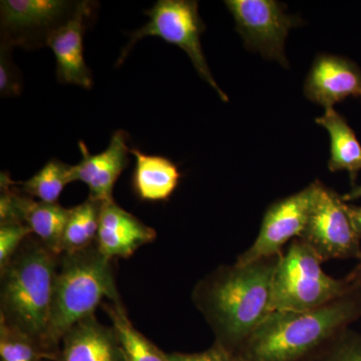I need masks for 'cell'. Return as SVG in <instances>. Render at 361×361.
Here are the masks:
<instances>
[{
    "mask_svg": "<svg viewBox=\"0 0 361 361\" xmlns=\"http://www.w3.org/2000/svg\"><path fill=\"white\" fill-rule=\"evenodd\" d=\"M346 211H348L351 222L355 226L356 231L361 237V207L355 205H348L346 204Z\"/></svg>",
    "mask_w": 361,
    "mask_h": 361,
    "instance_id": "obj_28",
    "label": "cell"
},
{
    "mask_svg": "<svg viewBox=\"0 0 361 361\" xmlns=\"http://www.w3.org/2000/svg\"><path fill=\"white\" fill-rule=\"evenodd\" d=\"M156 238L154 228L123 210L115 200L103 202L96 244L106 258H129Z\"/></svg>",
    "mask_w": 361,
    "mask_h": 361,
    "instance_id": "obj_14",
    "label": "cell"
},
{
    "mask_svg": "<svg viewBox=\"0 0 361 361\" xmlns=\"http://www.w3.org/2000/svg\"><path fill=\"white\" fill-rule=\"evenodd\" d=\"M1 361H45L44 351L32 337L0 322Z\"/></svg>",
    "mask_w": 361,
    "mask_h": 361,
    "instance_id": "obj_22",
    "label": "cell"
},
{
    "mask_svg": "<svg viewBox=\"0 0 361 361\" xmlns=\"http://www.w3.org/2000/svg\"><path fill=\"white\" fill-rule=\"evenodd\" d=\"M322 263L305 242L292 240L273 277L271 312L316 310L361 287L346 276H329L323 271Z\"/></svg>",
    "mask_w": 361,
    "mask_h": 361,
    "instance_id": "obj_5",
    "label": "cell"
},
{
    "mask_svg": "<svg viewBox=\"0 0 361 361\" xmlns=\"http://www.w3.org/2000/svg\"><path fill=\"white\" fill-rule=\"evenodd\" d=\"M148 23L130 35V42L123 47L116 66L123 63L134 45L148 37H159L177 45L186 52L197 73L217 92L223 102L229 101L216 82L201 45V35L206 26L199 14V4L195 0H159L152 8L145 11Z\"/></svg>",
    "mask_w": 361,
    "mask_h": 361,
    "instance_id": "obj_6",
    "label": "cell"
},
{
    "mask_svg": "<svg viewBox=\"0 0 361 361\" xmlns=\"http://www.w3.org/2000/svg\"><path fill=\"white\" fill-rule=\"evenodd\" d=\"M59 257L30 235L0 268V322L32 337L47 360L45 343Z\"/></svg>",
    "mask_w": 361,
    "mask_h": 361,
    "instance_id": "obj_3",
    "label": "cell"
},
{
    "mask_svg": "<svg viewBox=\"0 0 361 361\" xmlns=\"http://www.w3.org/2000/svg\"><path fill=\"white\" fill-rule=\"evenodd\" d=\"M135 165L132 186L142 201H167L177 189L180 173L176 164L161 156L147 155L137 149L130 148Z\"/></svg>",
    "mask_w": 361,
    "mask_h": 361,
    "instance_id": "obj_16",
    "label": "cell"
},
{
    "mask_svg": "<svg viewBox=\"0 0 361 361\" xmlns=\"http://www.w3.org/2000/svg\"><path fill=\"white\" fill-rule=\"evenodd\" d=\"M304 94L325 110L349 97H361V68L355 61L322 54L317 56L304 82Z\"/></svg>",
    "mask_w": 361,
    "mask_h": 361,
    "instance_id": "obj_13",
    "label": "cell"
},
{
    "mask_svg": "<svg viewBox=\"0 0 361 361\" xmlns=\"http://www.w3.org/2000/svg\"><path fill=\"white\" fill-rule=\"evenodd\" d=\"M30 235L32 230L26 224L0 225V268L13 258Z\"/></svg>",
    "mask_w": 361,
    "mask_h": 361,
    "instance_id": "obj_26",
    "label": "cell"
},
{
    "mask_svg": "<svg viewBox=\"0 0 361 361\" xmlns=\"http://www.w3.org/2000/svg\"><path fill=\"white\" fill-rule=\"evenodd\" d=\"M113 261L99 250L96 243L85 250L61 254L45 343L49 360L59 361L66 331L94 314L104 299L122 302Z\"/></svg>",
    "mask_w": 361,
    "mask_h": 361,
    "instance_id": "obj_4",
    "label": "cell"
},
{
    "mask_svg": "<svg viewBox=\"0 0 361 361\" xmlns=\"http://www.w3.org/2000/svg\"><path fill=\"white\" fill-rule=\"evenodd\" d=\"M316 193L305 229V242L323 263L336 259H361V237L351 222L346 203L334 190L316 180Z\"/></svg>",
    "mask_w": 361,
    "mask_h": 361,
    "instance_id": "obj_7",
    "label": "cell"
},
{
    "mask_svg": "<svg viewBox=\"0 0 361 361\" xmlns=\"http://www.w3.org/2000/svg\"><path fill=\"white\" fill-rule=\"evenodd\" d=\"M70 212L71 209L59 203L35 200L26 215L25 224L47 248L61 255V240Z\"/></svg>",
    "mask_w": 361,
    "mask_h": 361,
    "instance_id": "obj_20",
    "label": "cell"
},
{
    "mask_svg": "<svg viewBox=\"0 0 361 361\" xmlns=\"http://www.w3.org/2000/svg\"><path fill=\"white\" fill-rule=\"evenodd\" d=\"M71 182H75L73 166L51 159L32 178L25 182H16V185L35 200L58 203L63 189Z\"/></svg>",
    "mask_w": 361,
    "mask_h": 361,
    "instance_id": "obj_21",
    "label": "cell"
},
{
    "mask_svg": "<svg viewBox=\"0 0 361 361\" xmlns=\"http://www.w3.org/2000/svg\"><path fill=\"white\" fill-rule=\"evenodd\" d=\"M315 122L329 133V170L334 173L348 171L355 182L361 170V145L355 130L334 108L326 109L324 115L316 118Z\"/></svg>",
    "mask_w": 361,
    "mask_h": 361,
    "instance_id": "obj_17",
    "label": "cell"
},
{
    "mask_svg": "<svg viewBox=\"0 0 361 361\" xmlns=\"http://www.w3.org/2000/svg\"><path fill=\"white\" fill-rule=\"evenodd\" d=\"M102 206L103 202L89 197L80 205L71 208L61 240V254L85 250L96 243Z\"/></svg>",
    "mask_w": 361,
    "mask_h": 361,
    "instance_id": "obj_19",
    "label": "cell"
},
{
    "mask_svg": "<svg viewBox=\"0 0 361 361\" xmlns=\"http://www.w3.org/2000/svg\"><path fill=\"white\" fill-rule=\"evenodd\" d=\"M73 0H2L0 44L33 51L47 47L54 32L73 18L78 6Z\"/></svg>",
    "mask_w": 361,
    "mask_h": 361,
    "instance_id": "obj_8",
    "label": "cell"
},
{
    "mask_svg": "<svg viewBox=\"0 0 361 361\" xmlns=\"http://www.w3.org/2000/svg\"><path fill=\"white\" fill-rule=\"evenodd\" d=\"M13 47L0 44V94L2 97L20 96L23 82L20 68L14 63Z\"/></svg>",
    "mask_w": 361,
    "mask_h": 361,
    "instance_id": "obj_25",
    "label": "cell"
},
{
    "mask_svg": "<svg viewBox=\"0 0 361 361\" xmlns=\"http://www.w3.org/2000/svg\"><path fill=\"white\" fill-rule=\"evenodd\" d=\"M0 225L25 224L35 199L23 193L7 173L0 175Z\"/></svg>",
    "mask_w": 361,
    "mask_h": 361,
    "instance_id": "obj_23",
    "label": "cell"
},
{
    "mask_svg": "<svg viewBox=\"0 0 361 361\" xmlns=\"http://www.w3.org/2000/svg\"><path fill=\"white\" fill-rule=\"evenodd\" d=\"M225 4L249 49L289 68L285 42L300 18L285 13L283 4L274 0H227Z\"/></svg>",
    "mask_w": 361,
    "mask_h": 361,
    "instance_id": "obj_9",
    "label": "cell"
},
{
    "mask_svg": "<svg viewBox=\"0 0 361 361\" xmlns=\"http://www.w3.org/2000/svg\"><path fill=\"white\" fill-rule=\"evenodd\" d=\"M168 361H234L232 356L218 344L213 343L210 348L202 353H168Z\"/></svg>",
    "mask_w": 361,
    "mask_h": 361,
    "instance_id": "obj_27",
    "label": "cell"
},
{
    "mask_svg": "<svg viewBox=\"0 0 361 361\" xmlns=\"http://www.w3.org/2000/svg\"><path fill=\"white\" fill-rule=\"evenodd\" d=\"M282 255L221 265L199 280L192 301L218 344L232 356L271 313L273 277Z\"/></svg>",
    "mask_w": 361,
    "mask_h": 361,
    "instance_id": "obj_1",
    "label": "cell"
},
{
    "mask_svg": "<svg viewBox=\"0 0 361 361\" xmlns=\"http://www.w3.org/2000/svg\"><path fill=\"white\" fill-rule=\"evenodd\" d=\"M317 183H311L298 193L275 201L263 216L254 243L238 256V264H248L272 256L282 255L284 246L299 238L307 224Z\"/></svg>",
    "mask_w": 361,
    "mask_h": 361,
    "instance_id": "obj_10",
    "label": "cell"
},
{
    "mask_svg": "<svg viewBox=\"0 0 361 361\" xmlns=\"http://www.w3.org/2000/svg\"><path fill=\"white\" fill-rule=\"evenodd\" d=\"M59 361H126L113 326L87 316L66 331Z\"/></svg>",
    "mask_w": 361,
    "mask_h": 361,
    "instance_id": "obj_15",
    "label": "cell"
},
{
    "mask_svg": "<svg viewBox=\"0 0 361 361\" xmlns=\"http://www.w3.org/2000/svg\"><path fill=\"white\" fill-rule=\"evenodd\" d=\"M305 361H361V334L348 329Z\"/></svg>",
    "mask_w": 361,
    "mask_h": 361,
    "instance_id": "obj_24",
    "label": "cell"
},
{
    "mask_svg": "<svg viewBox=\"0 0 361 361\" xmlns=\"http://www.w3.org/2000/svg\"><path fill=\"white\" fill-rule=\"evenodd\" d=\"M129 135L118 130L111 135L108 148L92 155L85 142H78L82 160L73 166V179L87 185L90 198L106 202L114 200V187L130 163Z\"/></svg>",
    "mask_w": 361,
    "mask_h": 361,
    "instance_id": "obj_12",
    "label": "cell"
},
{
    "mask_svg": "<svg viewBox=\"0 0 361 361\" xmlns=\"http://www.w3.org/2000/svg\"><path fill=\"white\" fill-rule=\"evenodd\" d=\"M360 198H361V185L360 186L353 187L349 193L342 196L344 202L357 200Z\"/></svg>",
    "mask_w": 361,
    "mask_h": 361,
    "instance_id": "obj_30",
    "label": "cell"
},
{
    "mask_svg": "<svg viewBox=\"0 0 361 361\" xmlns=\"http://www.w3.org/2000/svg\"><path fill=\"white\" fill-rule=\"evenodd\" d=\"M102 306L110 317L126 361H168V353L135 329L123 302L103 303Z\"/></svg>",
    "mask_w": 361,
    "mask_h": 361,
    "instance_id": "obj_18",
    "label": "cell"
},
{
    "mask_svg": "<svg viewBox=\"0 0 361 361\" xmlns=\"http://www.w3.org/2000/svg\"><path fill=\"white\" fill-rule=\"evenodd\" d=\"M96 2L82 0L73 18L47 42L56 61V78L61 84L78 85L92 89L94 85L92 71L84 56V35L94 13Z\"/></svg>",
    "mask_w": 361,
    "mask_h": 361,
    "instance_id": "obj_11",
    "label": "cell"
},
{
    "mask_svg": "<svg viewBox=\"0 0 361 361\" xmlns=\"http://www.w3.org/2000/svg\"><path fill=\"white\" fill-rule=\"evenodd\" d=\"M361 317V287L316 310L273 311L234 361H305Z\"/></svg>",
    "mask_w": 361,
    "mask_h": 361,
    "instance_id": "obj_2",
    "label": "cell"
},
{
    "mask_svg": "<svg viewBox=\"0 0 361 361\" xmlns=\"http://www.w3.org/2000/svg\"><path fill=\"white\" fill-rule=\"evenodd\" d=\"M346 277L353 283L361 285V259L358 260L357 265L353 268V271L346 275Z\"/></svg>",
    "mask_w": 361,
    "mask_h": 361,
    "instance_id": "obj_29",
    "label": "cell"
}]
</instances>
